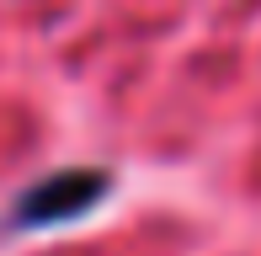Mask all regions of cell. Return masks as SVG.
Listing matches in <instances>:
<instances>
[{
    "mask_svg": "<svg viewBox=\"0 0 261 256\" xmlns=\"http://www.w3.org/2000/svg\"><path fill=\"white\" fill-rule=\"evenodd\" d=\"M107 176L101 171H59V176L38 182L32 192H21V203L11 208V229H38V224H69L91 203H101Z\"/></svg>",
    "mask_w": 261,
    "mask_h": 256,
    "instance_id": "6da1fadb",
    "label": "cell"
}]
</instances>
